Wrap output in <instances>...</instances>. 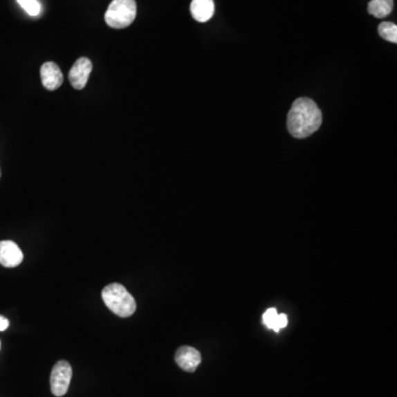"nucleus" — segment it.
<instances>
[{"mask_svg": "<svg viewBox=\"0 0 397 397\" xmlns=\"http://www.w3.org/2000/svg\"><path fill=\"white\" fill-rule=\"evenodd\" d=\"M322 122V114L317 104L307 98H300L293 104L287 118V127L295 138L302 139L316 133Z\"/></svg>", "mask_w": 397, "mask_h": 397, "instance_id": "f257e3e1", "label": "nucleus"}, {"mask_svg": "<svg viewBox=\"0 0 397 397\" xmlns=\"http://www.w3.org/2000/svg\"><path fill=\"white\" fill-rule=\"evenodd\" d=\"M102 298L109 311L122 318L131 316L136 311L135 298L120 284L107 285L102 291Z\"/></svg>", "mask_w": 397, "mask_h": 397, "instance_id": "f03ea898", "label": "nucleus"}, {"mask_svg": "<svg viewBox=\"0 0 397 397\" xmlns=\"http://www.w3.org/2000/svg\"><path fill=\"white\" fill-rule=\"evenodd\" d=\"M136 15L135 0H113L105 14V21L114 29H124L133 24Z\"/></svg>", "mask_w": 397, "mask_h": 397, "instance_id": "7ed1b4c3", "label": "nucleus"}, {"mask_svg": "<svg viewBox=\"0 0 397 397\" xmlns=\"http://www.w3.org/2000/svg\"><path fill=\"white\" fill-rule=\"evenodd\" d=\"M71 378L72 367L70 363L64 360L57 362L52 369L51 376H50V384H51V391L53 395L57 397L66 395L71 383Z\"/></svg>", "mask_w": 397, "mask_h": 397, "instance_id": "20e7f679", "label": "nucleus"}, {"mask_svg": "<svg viewBox=\"0 0 397 397\" xmlns=\"http://www.w3.org/2000/svg\"><path fill=\"white\" fill-rule=\"evenodd\" d=\"M92 68V62L87 57H80L74 63L68 73V81L75 90H83L86 86Z\"/></svg>", "mask_w": 397, "mask_h": 397, "instance_id": "39448f33", "label": "nucleus"}, {"mask_svg": "<svg viewBox=\"0 0 397 397\" xmlns=\"http://www.w3.org/2000/svg\"><path fill=\"white\" fill-rule=\"evenodd\" d=\"M176 362L185 372H194L201 363V354L192 347H181L176 352Z\"/></svg>", "mask_w": 397, "mask_h": 397, "instance_id": "423d86ee", "label": "nucleus"}, {"mask_svg": "<svg viewBox=\"0 0 397 397\" xmlns=\"http://www.w3.org/2000/svg\"><path fill=\"white\" fill-rule=\"evenodd\" d=\"M24 254L12 241L0 242V264L5 267H16L21 264Z\"/></svg>", "mask_w": 397, "mask_h": 397, "instance_id": "0eeeda50", "label": "nucleus"}, {"mask_svg": "<svg viewBox=\"0 0 397 397\" xmlns=\"http://www.w3.org/2000/svg\"><path fill=\"white\" fill-rule=\"evenodd\" d=\"M41 82L46 90L55 91L62 85L63 74L55 62H46L41 66Z\"/></svg>", "mask_w": 397, "mask_h": 397, "instance_id": "6e6552de", "label": "nucleus"}, {"mask_svg": "<svg viewBox=\"0 0 397 397\" xmlns=\"http://www.w3.org/2000/svg\"><path fill=\"white\" fill-rule=\"evenodd\" d=\"M213 0H192L190 6L191 15L198 22H207L214 15Z\"/></svg>", "mask_w": 397, "mask_h": 397, "instance_id": "1a4fd4ad", "label": "nucleus"}, {"mask_svg": "<svg viewBox=\"0 0 397 397\" xmlns=\"http://www.w3.org/2000/svg\"><path fill=\"white\" fill-rule=\"evenodd\" d=\"M393 5V0H371L367 6V11L376 18H385L392 12Z\"/></svg>", "mask_w": 397, "mask_h": 397, "instance_id": "9d476101", "label": "nucleus"}, {"mask_svg": "<svg viewBox=\"0 0 397 397\" xmlns=\"http://www.w3.org/2000/svg\"><path fill=\"white\" fill-rule=\"evenodd\" d=\"M378 33L382 38L396 44L397 42V26L392 24V22H382L381 25L378 26Z\"/></svg>", "mask_w": 397, "mask_h": 397, "instance_id": "9b49d317", "label": "nucleus"}, {"mask_svg": "<svg viewBox=\"0 0 397 397\" xmlns=\"http://www.w3.org/2000/svg\"><path fill=\"white\" fill-rule=\"evenodd\" d=\"M24 10L30 16H38L40 14L41 6L38 0H17Z\"/></svg>", "mask_w": 397, "mask_h": 397, "instance_id": "f8f14e48", "label": "nucleus"}, {"mask_svg": "<svg viewBox=\"0 0 397 397\" xmlns=\"http://www.w3.org/2000/svg\"><path fill=\"white\" fill-rule=\"evenodd\" d=\"M278 313L276 311L275 308H270L266 313H264V316H263V321H264V324H266L270 329L274 330V331L278 332L277 326H276V320H277Z\"/></svg>", "mask_w": 397, "mask_h": 397, "instance_id": "ddd939ff", "label": "nucleus"}, {"mask_svg": "<svg viewBox=\"0 0 397 397\" xmlns=\"http://www.w3.org/2000/svg\"><path fill=\"white\" fill-rule=\"evenodd\" d=\"M288 324V318L286 315L281 313V315H278L277 320H276V326H277L278 330L281 329V328H285Z\"/></svg>", "mask_w": 397, "mask_h": 397, "instance_id": "4468645a", "label": "nucleus"}, {"mask_svg": "<svg viewBox=\"0 0 397 397\" xmlns=\"http://www.w3.org/2000/svg\"><path fill=\"white\" fill-rule=\"evenodd\" d=\"M9 326L8 319L5 317L0 316V331H5Z\"/></svg>", "mask_w": 397, "mask_h": 397, "instance_id": "2eb2a0df", "label": "nucleus"}, {"mask_svg": "<svg viewBox=\"0 0 397 397\" xmlns=\"http://www.w3.org/2000/svg\"><path fill=\"white\" fill-rule=\"evenodd\" d=\"M0 177H1V172H0Z\"/></svg>", "mask_w": 397, "mask_h": 397, "instance_id": "dca6fc26", "label": "nucleus"}, {"mask_svg": "<svg viewBox=\"0 0 397 397\" xmlns=\"http://www.w3.org/2000/svg\"><path fill=\"white\" fill-rule=\"evenodd\" d=\"M0 347H1V343H0Z\"/></svg>", "mask_w": 397, "mask_h": 397, "instance_id": "f3484780", "label": "nucleus"}]
</instances>
